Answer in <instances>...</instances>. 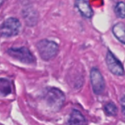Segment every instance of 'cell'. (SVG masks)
<instances>
[{
	"mask_svg": "<svg viewBox=\"0 0 125 125\" xmlns=\"http://www.w3.org/2000/svg\"><path fill=\"white\" fill-rule=\"evenodd\" d=\"M44 99L47 105L53 111H59L65 101L64 93L56 88H50L47 89L44 94Z\"/></svg>",
	"mask_w": 125,
	"mask_h": 125,
	"instance_id": "1",
	"label": "cell"
},
{
	"mask_svg": "<svg viewBox=\"0 0 125 125\" xmlns=\"http://www.w3.org/2000/svg\"><path fill=\"white\" fill-rule=\"evenodd\" d=\"M37 48L41 58L46 61L54 58L59 51L58 45L55 42L48 40L39 41L37 44Z\"/></svg>",
	"mask_w": 125,
	"mask_h": 125,
	"instance_id": "2",
	"label": "cell"
},
{
	"mask_svg": "<svg viewBox=\"0 0 125 125\" xmlns=\"http://www.w3.org/2000/svg\"><path fill=\"white\" fill-rule=\"evenodd\" d=\"M7 53L10 56L23 63L33 64L35 62V57L26 47H21L18 48H12L7 50Z\"/></svg>",
	"mask_w": 125,
	"mask_h": 125,
	"instance_id": "3",
	"label": "cell"
},
{
	"mask_svg": "<svg viewBox=\"0 0 125 125\" xmlns=\"http://www.w3.org/2000/svg\"><path fill=\"white\" fill-rule=\"evenodd\" d=\"M21 23L15 18H7L0 27V33L6 37H14L19 33Z\"/></svg>",
	"mask_w": 125,
	"mask_h": 125,
	"instance_id": "4",
	"label": "cell"
},
{
	"mask_svg": "<svg viewBox=\"0 0 125 125\" xmlns=\"http://www.w3.org/2000/svg\"><path fill=\"white\" fill-rule=\"evenodd\" d=\"M90 81L93 91L95 94H100L103 92L105 88V83L103 76L97 68H92L90 71Z\"/></svg>",
	"mask_w": 125,
	"mask_h": 125,
	"instance_id": "5",
	"label": "cell"
},
{
	"mask_svg": "<svg viewBox=\"0 0 125 125\" xmlns=\"http://www.w3.org/2000/svg\"><path fill=\"white\" fill-rule=\"evenodd\" d=\"M105 60L108 70L113 74L117 76H122L125 75V70L122 63L110 51L107 52Z\"/></svg>",
	"mask_w": 125,
	"mask_h": 125,
	"instance_id": "6",
	"label": "cell"
},
{
	"mask_svg": "<svg viewBox=\"0 0 125 125\" xmlns=\"http://www.w3.org/2000/svg\"><path fill=\"white\" fill-rule=\"evenodd\" d=\"M75 6L83 17L86 18H91L93 16V10L88 1L84 0H78L75 1Z\"/></svg>",
	"mask_w": 125,
	"mask_h": 125,
	"instance_id": "7",
	"label": "cell"
},
{
	"mask_svg": "<svg viewBox=\"0 0 125 125\" xmlns=\"http://www.w3.org/2000/svg\"><path fill=\"white\" fill-rule=\"evenodd\" d=\"M68 125H86V119L78 110H73L68 119Z\"/></svg>",
	"mask_w": 125,
	"mask_h": 125,
	"instance_id": "8",
	"label": "cell"
},
{
	"mask_svg": "<svg viewBox=\"0 0 125 125\" xmlns=\"http://www.w3.org/2000/svg\"><path fill=\"white\" fill-rule=\"evenodd\" d=\"M112 31L118 40L125 44V25L123 23H117L115 24L112 29Z\"/></svg>",
	"mask_w": 125,
	"mask_h": 125,
	"instance_id": "9",
	"label": "cell"
},
{
	"mask_svg": "<svg viewBox=\"0 0 125 125\" xmlns=\"http://www.w3.org/2000/svg\"><path fill=\"white\" fill-rule=\"evenodd\" d=\"M12 92L11 83L6 78H0V96L6 97Z\"/></svg>",
	"mask_w": 125,
	"mask_h": 125,
	"instance_id": "10",
	"label": "cell"
},
{
	"mask_svg": "<svg viewBox=\"0 0 125 125\" xmlns=\"http://www.w3.org/2000/svg\"><path fill=\"white\" fill-rule=\"evenodd\" d=\"M105 114L109 116H115L117 115L118 108L114 103H108L104 107Z\"/></svg>",
	"mask_w": 125,
	"mask_h": 125,
	"instance_id": "11",
	"label": "cell"
},
{
	"mask_svg": "<svg viewBox=\"0 0 125 125\" xmlns=\"http://www.w3.org/2000/svg\"><path fill=\"white\" fill-rule=\"evenodd\" d=\"M116 15L121 18H125V3L119 1L116 4L114 8Z\"/></svg>",
	"mask_w": 125,
	"mask_h": 125,
	"instance_id": "12",
	"label": "cell"
},
{
	"mask_svg": "<svg viewBox=\"0 0 125 125\" xmlns=\"http://www.w3.org/2000/svg\"><path fill=\"white\" fill-rule=\"evenodd\" d=\"M120 104H121V107H122V114H124V116H125V95H124L121 100H120Z\"/></svg>",
	"mask_w": 125,
	"mask_h": 125,
	"instance_id": "13",
	"label": "cell"
},
{
	"mask_svg": "<svg viewBox=\"0 0 125 125\" xmlns=\"http://www.w3.org/2000/svg\"><path fill=\"white\" fill-rule=\"evenodd\" d=\"M2 3H3V1H0V7H1V5Z\"/></svg>",
	"mask_w": 125,
	"mask_h": 125,
	"instance_id": "14",
	"label": "cell"
}]
</instances>
